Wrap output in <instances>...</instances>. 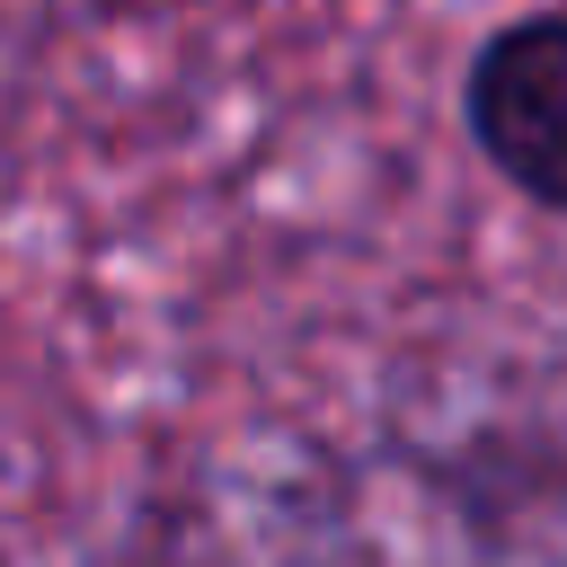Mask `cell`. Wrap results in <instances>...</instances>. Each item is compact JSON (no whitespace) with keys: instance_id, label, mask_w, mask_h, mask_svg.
Here are the masks:
<instances>
[{"instance_id":"1","label":"cell","mask_w":567,"mask_h":567,"mask_svg":"<svg viewBox=\"0 0 567 567\" xmlns=\"http://www.w3.org/2000/svg\"><path fill=\"white\" fill-rule=\"evenodd\" d=\"M470 151L540 213L567 221V9H514L461 62Z\"/></svg>"}]
</instances>
